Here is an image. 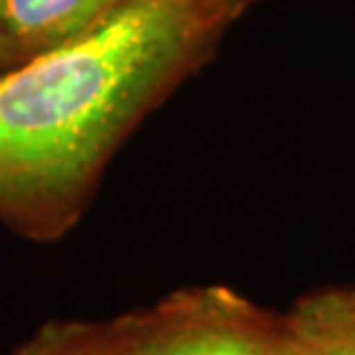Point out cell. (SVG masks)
Listing matches in <instances>:
<instances>
[{"label": "cell", "instance_id": "5", "mask_svg": "<svg viewBox=\"0 0 355 355\" xmlns=\"http://www.w3.org/2000/svg\"><path fill=\"white\" fill-rule=\"evenodd\" d=\"M10 355H130L113 321L53 318Z\"/></svg>", "mask_w": 355, "mask_h": 355}, {"label": "cell", "instance_id": "1", "mask_svg": "<svg viewBox=\"0 0 355 355\" xmlns=\"http://www.w3.org/2000/svg\"><path fill=\"white\" fill-rule=\"evenodd\" d=\"M233 21L224 0H130L92 33L0 72V224L33 243L67 236L125 141Z\"/></svg>", "mask_w": 355, "mask_h": 355}, {"label": "cell", "instance_id": "3", "mask_svg": "<svg viewBox=\"0 0 355 355\" xmlns=\"http://www.w3.org/2000/svg\"><path fill=\"white\" fill-rule=\"evenodd\" d=\"M130 0H0L14 60H28L92 33Z\"/></svg>", "mask_w": 355, "mask_h": 355}, {"label": "cell", "instance_id": "7", "mask_svg": "<svg viewBox=\"0 0 355 355\" xmlns=\"http://www.w3.org/2000/svg\"><path fill=\"white\" fill-rule=\"evenodd\" d=\"M224 3H226V7H229L231 17L233 19H240L247 10H250L252 5L261 3V0H224Z\"/></svg>", "mask_w": 355, "mask_h": 355}, {"label": "cell", "instance_id": "4", "mask_svg": "<svg viewBox=\"0 0 355 355\" xmlns=\"http://www.w3.org/2000/svg\"><path fill=\"white\" fill-rule=\"evenodd\" d=\"M284 318L304 355H355V284L297 297Z\"/></svg>", "mask_w": 355, "mask_h": 355}, {"label": "cell", "instance_id": "6", "mask_svg": "<svg viewBox=\"0 0 355 355\" xmlns=\"http://www.w3.org/2000/svg\"><path fill=\"white\" fill-rule=\"evenodd\" d=\"M14 65H17V60H14L10 44H7V40H5L3 26H0V72H5V69H10Z\"/></svg>", "mask_w": 355, "mask_h": 355}, {"label": "cell", "instance_id": "2", "mask_svg": "<svg viewBox=\"0 0 355 355\" xmlns=\"http://www.w3.org/2000/svg\"><path fill=\"white\" fill-rule=\"evenodd\" d=\"M130 355H304L286 318L229 286H189L111 318Z\"/></svg>", "mask_w": 355, "mask_h": 355}]
</instances>
